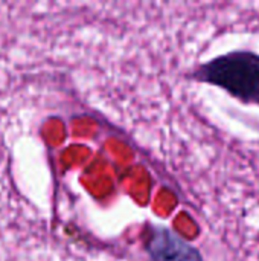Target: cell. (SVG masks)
I'll return each mask as SVG.
<instances>
[{
    "instance_id": "2",
    "label": "cell",
    "mask_w": 259,
    "mask_h": 261,
    "mask_svg": "<svg viewBox=\"0 0 259 261\" xmlns=\"http://www.w3.org/2000/svg\"><path fill=\"white\" fill-rule=\"evenodd\" d=\"M145 251L150 261H205L198 248L163 225H148Z\"/></svg>"
},
{
    "instance_id": "1",
    "label": "cell",
    "mask_w": 259,
    "mask_h": 261,
    "mask_svg": "<svg viewBox=\"0 0 259 261\" xmlns=\"http://www.w3.org/2000/svg\"><path fill=\"white\" fill-rule=\"evenodd\" d=\"M188 78L215 86L237 101L259 106V54L235 49L195 67Z\"/></svg>"
}]
</instances>
